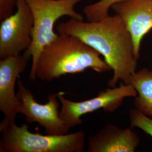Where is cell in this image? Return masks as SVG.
Returning <instances> with one entry per match:
<instances>
[{"label": "cell", "mask_w": 152, "mask_h": 152, "mask_svg": "<svg viewBox=\"0 0 152 152\" xmlns=\"http://www.w3.org/2000/svg\"><path fill=\"white\" fill-rule=\"evenodd\" d=\"M139 137L132 128L121 129L108 123L88 137V152H134Z\"/></svg>", "instance_id": "obj_10"}, {"label": "cell", "mask_w": 152, "mask_h": 152, "mask_svg": "<svg viewBox=\"0 0 152 152\" xmlns=\"http://www.w3.org/2000/svg\"><path fill=\"white\" fill-rule=\"evenodd\" d=\"M0 152H82L86 134L82 131L61 135L32 133L28 126L5 119L0 123Z\"/></svg>", "instance_id": "obj_3"}, {"label": "cell", "mask_w": 152, "mask_h": 152, "mask_svg": "<svg viewBox=\"0 0 152 152\" xmlns=\"http://www.w3.org/2000/svg\"><path fill=\"white\" fill-rule=\"evenodd\" d=\"M126 0H99L98 2L86 6L83 11L88 22H98L109 15L112 6Z\"/></svg>", "instance_id": "obj_12"}, {"label": "cell", "mask_w": 152, "mask_h": 152, "mask_svg": "<svg viewBox=\"0 0 152 152\" xmlns=\"http://www.w3.org/2000/svg\"><path fill=\"white\" fill-rule=\"evenodd\" d=\"M18 0H0V20L5 19L14 13Z\"/></svg>", "instance_id": "obj_14"}, {"label": "cell", "mask_w": 152, "mask_h": 152, "mask_svg": "<svg viewBox=\"0 0 152 152\" xmlns=\"http://www.w3.org/2000/svg\"><path fill=\"white\" fill-rule=\"evenodd\" d=\"M64 94L63 91L59 92L58 98L61 105L60 115L70 129L83 123L82 115L101 109L106 112H114L122 105L125 98H135L137 93L131 85L122 82L119 87L107 88L96 97L82 102L70 100L64 97Z\"/></svg>", "instance_id": "obj_5"}, {"label": "cell", "mask_w": 152, "mask_h": 152, "mask_svg": "<svg viewBox=\"0 0 152 152\" xmlns=\"http://www.w3.org/2000/svg\"><path fill=\"white\" fill-rule=\"evenodd\" d=\"M17 96L22 104L19 114L23 115L28 123H37L45 129L47 134L61 135L68 134L69 129L60 117L59 92L49 95L48 102L40 104L35 99L31 90L26 87L19 77Z\"/></svg>", "instance_id": "obj_6"}, {"label": "cell", "mask_w": 152, "mask_h": 152, "mask_svg": "<svg viewBox=\"0 0 152 152\" xmlns=\"http://www.w3.org/2000/svg\"><path fill=\"white\" fill-rule=\"evenodd\" d=\"M128 84L137 91L134 104L144 114L152 117V70L143 68L131 76Z\"/></svg>", "instance_id": "obj_11"}, {"label": "cell", "mask_w": 152, "mask_h": 152, "mask_svg": "<svg viewBox=\"0 0 152 152\" xmlns=\"http://www.w3.org/2000/svg\"><path fill=\"white\" fill-rule=\"evenodd\" d=\"M32 13L34 26L32 42L24 51L28 60L32 58V63L29 80H36L35 66L39 55L44 47L58 36L54 30L55 24L62 16L83 20L81 14L75 10V6L83 0H26Z\"/></svg>", "instance_id": "obj_4"}, {"label": "cell", "mask_w": 152, "mask_h": 152, "mask_svg": "<svg viewBox=\"0 0 152 152\" xmlns=\"http://www.w3.org/2000/svg\"><path fill=\"white\" fill-rule=\"evenodd\" d=\"M100 54L74 36L60 34L41 50L35 66L36 77L51 81L68 74L91 69L98 73L112 70Z\"/></svg>", "instance_id": "obj_2"}, {"label": "cell", "mask_w": 152, "mask_h": 152, "mask_svg": "<svg viewBox=\"0 0 152 152\" xmlns=\"http://www.w3.org/2000/svg\"><path fill=\"white\" fill-rule=\"evenodd\" d=\"M60 34L74 36L96 50L113 71L109 87H115L119 80L128 84L136 72V58L130 33L124 20L117 14L98 22H83L71 18L56 26Z\"/></svg>", "instance_id": "obj_1"}, {"label": "cell", "mask_w": 152, "mask_h": 152, "mask_svg": "<svg viewBox=\"0 0 152 152\" xmlns=\"http://www.w3.org/2000/svg\"><path fill=\"white\" fill-rule=\"evenodd\" d=\"M131 128L137 127L152 137V119L134 108L129 112Z\"/></svg>", "instance_id": "obj_13"}, {"label": "cell", "mask_w": 152, "mask_h": 152, "mask_svg": "<svg viewBox=\"0 0 152 152\" xmlns=\"http://www.w3.org/2000/svg\"><path fill=\"white\" fill-rule=\"evenodd\" d=\"M111 9L124 20L132 37L136 58L139 59L141 41L152 29V0H126Z\"/></svg>", "instance_id": "obj_9"}, {"label": "cell", "mask_w": 152, "mask_h": 152, "mask_svg": "<svg viewBox=\"0 0 152 152\" xmlns=\"http://www.w3.org/2000/svg\"><path fill=\"white\" fill-rule=\"evenodd\" d=\"M27 59L19 54L0 60V110L4 119L15 121L22 102L15 87L17 80L27 65Z\"/></svg>", "instance_id": "obj_8"}, {"label": "cell", "mask_w": 152, "mask_h": 152, "mask_svg": "<svg viewBox=\"0 0 152 152\" xmlns=\"http://www.w3.org/2000/svg\"><path fill=\"white\" fill-rule=\"evenodd\" d=\"M16 11L0 26V59L20 54L32 42L34 19L26 0H18Z\"/></svg>", "instance_id": "obj_7"}]
</instances>
